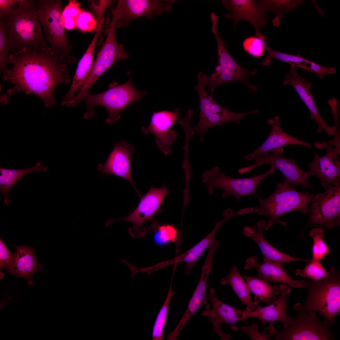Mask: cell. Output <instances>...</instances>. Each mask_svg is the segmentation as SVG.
<instances>
[{"label": "cell", "mask_w": 340, "mask_h": 340, "mask_svg": "<svg viewBox=\"0 0 340 340\" xmlns=\"http://www.w3.org/2000/svg\"><path fill=\"white\" fill-rule=\"evenodd\" d=\"M217 247L214 245L208 248L205 262L202 266L201 277L190 298L186 310L174 330L168 334L167 340H176L180 332L190 318L203 305L208 304L206 295L207 282L209 274L213 267V260Z\"/></svg>", "instance_id": "cell-18"}, {"label": "cell", "mask_w": 340, "mask_h": 340, "mask_svg": "<svg viewBox=\"0 0 340 340\" xmlns=\"http://www.w3.org/2000/svg\"><path fill=\"white\" fill-rule=\"evenodd\" d=\"M309 71L317 75L320 79L326 75L335 74L336 72V69L335 67H325L312 61L310 63Z\"/></svg>", "instance_id": "cell-46"}, {"label": "cell", "mask_w": 340, "mask_h": 340, "mask_svg": "<svg viewBox=\"0 0 340 340\" xmlns=\"http://www.w3.org/2000/svg\"><path fill=\"white\" fill-rule=\"evenodd\" d=\"M284 151L282 148L276 150L271 153L264 154L255 157V162L247 167L240 168L238 172L240 174L249 172L255 168L264 165L275 166L283 174L285 181L290 185L296 186L302 185L305 189L309 188L313 189L309 182L308 180L311 176L309 171H305L299 168L297 165L293 158H288L282 156Z\"/></svg>", "instance_id": "cell-14"}, {"label": "cell", "mask_w": 340, "mask_h": 340, "mask_svg": "<svg viewBox=\"0 0 340 340\" xmlns=\"http://www.w3.org/2000/svg\"><path fill=\"white\" fill-rule=\"evenodd\" d=\"M97 20L89 12L82 11L76 21V27L82 31H91L97 27Z\"/></svg>", "instance_id": "cell-42"}, {"label": "cell", "mask_w": 340, "mask_h": 340, "mask_svg": "<svg viewBox=\"0 0 340 340\" xmlns=\"http://www.w3.org/2000/svg\"><path fill=\"white\" fill-rule=\"evenodd\" d=\"M264 262L259 263L257 256H251L246 260L244 268L248 270L255 269L258 273L256 277L268 281L281 283L293 288H305L306 280L292 279L286 271L281 264L269 260Z\"/></svg>", "instance_id": "cell-24"}, {"label": "cell", "mask_w": 340, "mask_h": 340, "mask_svg": "<svg viewBox=\"0 0 340 340\" xmlns=\"http://www.w3.org/2000/svg\"><path fill=\"white\" fill-rule=\"evenodd\" d=\"M296 317L292 318L287 328L277 332L273 331L275 340H335L330 329L331 325L321 322L316 312L298 311Z\"/></svg>", "instance_id": "cell-10"}, {"label": "cell", "mask_w": 340, "mask_h": 340, "mask_svg": "<svg viewBox=\"0 0 340 340\" xmlns=\"http://www.w3.org/2000/svg\"><path fill=\"white\" fill-rule=\"evenodd\" d=\"M113 1L109 0H91L90 7L95 15L98 26L104 21V15L106 9L112 4Z\"/></svg>", "instance_id": "cell-43"}, {"label": "cell", "mask_w": 340, "mask_h": 340, "mask_svg": "<svg viewBox=\"0 0 340 340\" xmlns=\"http://www.w3.org/2000/svg\"><path fill=\"white\" fill-rule=\"evenodd\" d=\"M173 278V276L167 297L153 325L152 333L153 340H161L163 338L164 329L166 322L169 303L172 297L176 293L172 290Z\"/></svg>", "instance_id": "cell-35"}, {"label": "cell", "mask_w": 340, "mask_h": 340, "mask_svg": "<svg viewBox=\"0 0 340 340\" xmlns=\"http://www.w3.org/2000/svg\"><path fill=\"white\" fill-rule=\"evenodd\" d=\"M241 329L242 332L247 334L252 340H270L264 334H263L259 331L258 326L256 323H254L251 326H243Z\"/></svg>", "instance_id": "cell-45"}, {"label": "cell", "mask_w": 340, "mask_h": 340, "mask_svg": "<svg viewBox=\"0 0 340 340\" xmlns=\"http://www.w3.org/2000/svg\"><path fill=\"white\" fill-rule=\"evenodd\" d=\"M266 48L268 51V54L265 58L262 61L263 65H269L271 63V59L276 58L296 67L308 70L311 61L304 58L300 54L295 55L284 53L274 50L267 46L266 47Z\"/></svg>", "instance_id": "cell-33"}, {"label": "cell", "mask_w": 340, "mask_h": 340, "mask_svg": "<svg viewBox=\"0 0 340 340\" xmlns=\"http://www.w3.org/2000/svg\"><path fill=\"white\" fill-rule=\"evenodd\" d=\"M249 290L254 295V299H259L264 303L270 304L276 300L280 292V285H272L269 281L262 278L244 275Z\"/></svg>", "instance_id": "cell-31"}, {"label": "cell", "mask_w": 340, "mask_h": 340, "mask_svg": "<svg viewBox=\"0 0 340 340\" xmlns=\"http://www.w3.org/2000/svg\"><path fill=\"white\" fill-rule=\"evenodd\" d=\"M20 0H0V19L8 14Z\"/></svg>", "instance_id": "cell-47"}, {"label": "cell", "mask_w": 340, "mask_h": 340, "mask_svg": "<svg viewBox=\"0 0 340 340\" xmlns=\"http://www.w3.org/2000/svg\"><path fill=\"white\" fill-rule=\"evenodd\" d=\"M220 283L223 285L230 286L240 300L246 305V310L247 311H253L259 306V302L257 300L255 301L252 300L250 291L247 283L238 271L236 265L230 268L229 274L222 278Z\"/></svg>", "instance_id": "cell-30"}, {"label": "cell", "mask_w": 340, "mask_h": 340, "mask_svg": "<svg viewBox=\"0 0 340 340\" xmlns=\"http://www.w3.org/2000/svg\"><path fill=\"white\" fill-rule=\"evenodd\" d=\"M296 67L291 65L289 72L285 76L284 85L292 86L297 92L310 113V118L318 124L317 133L325 132L328 136L334 137L336 128L335 126L328 125L320 115L314 101L311 91V83L307 82L296 70Z\"/></svg>", "instance_id": "cell-21"}, {"label": "cell", "mask_w": 340, "mask_h": 340, "mask_svg": "<svg viewBox=\"0 0 340 340\" xmlns=\"http://www.w3.org/2000/svg\"><path fill=\"white\" fill-rule=\"evenodd\" d=\"M180 114L179 108L173 112L163 110L153 112L149 126L141 128L144 134L151 133L154 135L157 147L165 156L170 152L171 145L177 138L175 130L171 128Z\"/></svg>", "instance_id": "cell-19"}, {"label": "cell", "mask_w": 340, "mask_h": 340, "mask_svg": "<svg viewBox=\"0 0 340 340\" xmlns=\"http://www.w3.org/2000/svg\"><path fill=\"white\" fill-rule=\"evenodd\" d=\"M194 88L197 92L200 103L199 120L194 127L195 131L199 133L201 142L203 141L205 132L213 127L221 126L230 122L240 124L241 119L245 116L251 114H255L258 110L255 109L244 113H236L226 107H222L213 99L212 94L209 95L205 89V85L200 80Z\"/></svg>", "instance_id": "cell-11"}, {"label": "cell", "mask_w": 340, "mask_h": 340, "mask_svg": "<svg viewBox=\"0 0 340 340\" xmlns=\"http://www.w3.org/2000/svg\"><path fill=\"white\" fill-rule=\"evenodd\" d=\"M303 0H259L257 2L259 10L262 13H273L275 17L273 23L275 27H278L280 19L284 14L291 11L298 6L303 3Z\"/></svg>", "instance_id": "cell-32"}, {"label": "cell", "mask_w": 340, "mask_h": 340, "mask_svg": "<svg viewBox=\"0 0 340 340\" xmlns=\"http://www.w3.org/2000/svg\"><path fill=\"white\" fill-rule=\"evenodd\" d=\"M314 196L307 191L303 193L297 190L284 180L276 184L275 190L270 196L258 200L259 205L254 208L253 212L269 218L264 230H268L277 223L285 226L287 222L281 221L280 218L287 213L295 211L307 213L308 207Z\"/></svg>", "instance_id": "cell-4"}, {"label": "cell", "mask_w": 340, "mask_h": 340, "mask_svg": "<svg viewBox=\"0 0 340 340\" xmlns=\"http://www.w3.org/2000/svg\"><path fill=\"white\" fill-rule=\"evenodd\" d=\"M10 46L4 30L3 23L0 20V70L3 72L10 63Z\"/></svg>", "instance_id": "cell-40"}, {"label": "cell", "mask_w": 340, "mask_h": 340, "mask_svg": "<svg viewBox=\"0 0 340 340\" xmlns=\"http://www.w3.org/2000/svg\"><path fill=\"white\" fill-rule=\"evenodd\" d=\"M325 231L322 227L313 228L309 232V236L313 239L312 252L313 258L320 261L329 252L330 250L323 237Z\"/></svg>", "instance_id": "cell-36"}, {"label": "cell", "mask_w": 340, "mask_h": 340, "mask_svg": "<svg viewBox=\"0 0 340 340\" xmlns=\"http://www.w3.org/2000/svg\"><path fill=\"white\" fill-rule=\"evenodd\" d=\"M37 15L43 29L47 42L60 60L71 64L75 58L71 55L72 46L67 38L62 19V1L60 0H38Z\"/></svg>", "instance_id": "cell-6"}, {"label": "cell", "mask_w": 340, "mask_h": 340, "mask_svg": "<svg viewBox=\"0 0 340 340\" xmlns=\"http://www.w3.org/2000/svg\"><path fill=\"white\" fill-rule=\"evenodd\" d=\"M151 221L152 224L149 230L155 232L154 239L156 244L163 246L176 241L178 232L173 225L167 224H160L154 219Z\"/></svg>", "instance_id": "cell-34"}, {"label": "cell", "mask_w": 340, "mask_h": 340, "mask_svg": "<svg viewBox=\"0 0 340 340\" xmlns=\"http://www.w3.org/2000/svg\"><path fill=\"white\" fill-rule=\"evenodd\" d=\"M308 262L303 269H296L295 273L297 276L304 278L307 277L313 280L318 281L330 275V272L324 269L320 261L312 258Z\"/></svg>", "instance_id": "cell-37"}, {"label": "cell", "mask_w": 340, "mask_h": 340, "mask_svg": "<svg viewBox=\"0 0 340 340\" xmlns=\"http://www.w3.org/2000/svg\"><path fill=\"white\" fill-rule=\"evenodd\" d=\"M280 286L281 294L277 300L265 307L259 306L252 311L244 310L243 317L244 320L249 318H257L261 321L263 326L269 322L279 321L282 324L283 328H287L292 318L288 316L287 313L288 304L286 297L290 293L291 289L284 284H281Z\"/></svg>", "instance_id": "cell-23"}, {"label": "cell", "mask_w": 340, "mask_h": 340, "mask_svg": "<svg viewBox=\"0 0 340 340\" xmlns=\"http://www.w3.org/2000/svg\"><path fill=\"white\" fill-rule=\"evenodd\" d=\"M176 0H119L113 9L117 16L116 27H126L137 18L149 20L168 12Z\"/></svg>", "instance_id": "cell-13"}, {"label": "cell", "mask_w": 340, "mask_h": 340, "mask_svg": "<svg viewBox=\"0 0 340 340\" xmlns=\"http://www.w3.org/2000/svg\"><path fill=\"white\" fill-rule=\"evenodd\" d=\"M279 120V117L276 116L268 121V123L271 126V129L268 137L259 147L245 156L246 160L250 161L256 156L272 152L287 145H298L312 148L310 143L301 140L284 132L281 128Z\"/></svg>", "instance_id": "cell-26"}, {"label": "cell", "mask_w": 340, "mask_h": 340, "mask_svg": "<svg viewBox=\"0 0 340 340\" xmlns=\"http://www.w3.org/2000/svg\"><path fill=\"white\" fill-rule=\"evenodd\" d=\"M277 169L273 165L265 173L256 176L244 178H235L226 175L218 166L213 167L202 175V181L208 185L207 190L210 194L214 192V189L219 188L223 190V198L233 196L240 202L241 197L249 195L257 196V187L265 178L273 174Z\"/></svg>", "instance_id": "cell-8"}, {"label": "cell", "mask_w": 340, "mask_h": 340, "mask_svg": "<svg viewBox=\"0 0 340 340\" xmlns=\"http://www.w3.org/2000/svg\"><path fill=\"white\" fill-rule=\"evenodd\" d=\"M266 44L257 36H250L245 39L243 43L244 50L248 54L255 57H259L264 54Z\"/></svg>", "instance_id": "cell-41"}, {"label": "cell", "mask_w": 340, "mask_h": 340, "mask_svg": "<svg viewBox=\"0 0 340 340\" xmlns=\"http://www.w3.org/2000/svg\"><path fill=\"white\" fill-rule=\"evenodd\" d=\"M266 222L263 219L258 220L256 225L246 226L243 230L246 237L253 241L258 246L262 254L263 261L269 260L281 264L296 261L308 262L311 259L296 258L286 254L268 242L264 238L263 231Z\"/></svg>", "instance_id": "cell-27"}, {"label": "cell", "mask_w": 340, "mask_h": 340, "mask_svg": "<svg viewBox=\"0 0 340 340\" xmlns=\"http://www.w3.org/2000/svg\"><path fill=\"white\" fill-rule=\"evenodd\" d=\"M311 203L306 225L299 232L300 237H304L310 227L330 230L340 225V187L329 185L323 193L314 195Z\"/></svg>", "instance_id": "cell-9"}, {"label": "cell", "mask_w": 340, "mask_h": 340, "mask_svg": "<svg viewBox=\"0 0 340 340\" xmlns=\"http://www.w3.org/2000/svg\"><path fill=\"white\" fill-rule=\"evenodd\" d=\"M112 14L109 26L105 31L106 38L104 43L94 61L86 80L71 102L74 106L80 103L84 94L110 67L118 61L129 57L123 45L117 42L115 30L118 17L115 13L112 12Z\"/></svg>", "instance_id": "cell-7"}, {"label": "cell", "mask_w": 340, "mask_h": 340, "mask_svg": "<svg viewBox=\"0 0 340 340\" xmlns=\"http://www.w3.org/2000/svg\"><path fill=\"white\" fill-rule=\"evenodd\" d=\"M224 7L230 11L223 16L233 21L234 28L236 30L238 22L245 20L250 22L254 27L257 36L266 44L267 39L261 33L260 29L266 26L268 20L270 18L267 14L261 12L254 0H222Z\"/></svg>", "instance_id": "cell-17"}, {"label": "cell", "mask_w": 340, "mask_h": 340, "mask_svg": "<svg viewBox=\"0 0 340 340\" xmlns=\"http://www.w3.org/2000/svg\"><path fill=\"white\" fill-rule=\"evenodd\" d=\"M103 23L102 22L97 27L92 40L79 61L70 88L63 97L61 103L62 105L66 106L74 99L77 92L80 90L88 76L94 61V54L96 42L101 32Z\"/></svg>", "instance_id": "cell-28"}, {"label": "cell", "mask_w": 340, "mask_h": 340, "mask_svg": "<svg viewBox=\"0 0 340 340\" xmlns=\"http://www.w3.org/2000/svg\"><path fill=\"white\" fill-rule=\"evenodd\" d=\"M146 94L144 90L134 88L130 77L123 84L116 82L110 83L107 90L99 94H94L88 91L82 99L84 101L87 108L84 117L88 119L94 116L95 113L94 107L100 105L105 108L108 113L106 123L112 124L120 119L121 112L127 107L138 101Z\"/></svg>", "instance_id": "cell-5"}, {"label": "cell", "mask_w": 340, "mask_h": 340, "mask_svg": "<svg viewBox=\"0 0 340 340\" xmlns=\"http://www.w3.org/2000/svg\"><path fill=\"white\" fill-rule=\"evenodd\" d=\"M37 10L36 1L20 0L8 14L0 19L11 54L25 48L39 50L46 46Z\"/></svg>", "instance_id": "cell-2"}, {"label": "cell", "mask_w": 340, "mask_h": 340, "mask_svg": "<svg viewBox=\"0 0 340 340\" xmlns=\"http://www.w3.org/2000/svg\"><path fill=\"white\" fill-rule=\"evenodd\" d=\"M314 146L318 149L325 148L326 155H318L315 152L314 158L309 167L311 177L317 176L320 180L324 190L330 185L340 187V162L338 155L340 150L332 148L327 142L316 141Z\"/></svg>", "instance_id": "cell-15"}, {"label": "cell", "mask_w": 340, "mask_h": 340, "mask_svg": "<svg viewBox=\"0 0 340 340\" xmlns=\"http://www.w3.org/2000/svg\"><path fill=\"white\" fill-rule=\"evenodd\" d=\"M168 193V187L166 186L160 188L151 186L145 194L140 197L138 206L132 212L123 218L108 220L105 223L106 226L115 222H129L132 224L128 229L131 235L134 238L143 237L147 229L143 225L148 221L153 220L156 213L161 212V205Z\"/></svg>", "instance_id": "cell-12"}, {"label": "cell", "mask_w": 340, "mask_h": 340, "mask_svg": "<svg viewBox=\"0 0 340 340\" xmlns=\"http://www.w3.org/2000/svg\"><path fill=\"white\" fill-rule=\"evenodd\" d=\"M13 254L8 250L5 244L0 238V279L4 277L2 271L3 268L6 267L11 261Z\"/></svg>", "instance_id": "cell-44"}, {"label": "cell", "mask_w": 340, "mask_h": 340, "mask_svg": "<svg viewBox=\"0 0 340 340\" xmlns=\"http://www.w3.org/2000/svg\"><path fill=\"white\" fill-rule=\"evenodd\" d=\"M114 148L104 164H99L97 169L104 175L112 174L128 181L140 196L133 180L131 169V157L135 149L130 144L122 141L114 144Z\"/></svg>", "instance_id": "cell-22"}, {"label": "cell", "mask_w": 340, "mask_h": 340, "mask_svg": "<svg viewBox=\"0 0 340 340\" xmlns=\"http://www.w3.org/2000/svg\"><path fill=\"white\" fill-rule=\"evenodd\" d=\"M224 218L215 222L212 231L205 237L183 254L174 258L175 263L180 262L185 263L186 274L189 275L198 258L215 239V236L218 230L226 221L234 217L231 211L226 210L223 213Z\"/></svg>", "instance_id": "cell-29"}, {"label": "cell", "mask_w": 340, "mask_h": 340, "mask_svg": "<svg viewBox=\"0 0 340 340\" xmlns=\"http://www.w3.org/2000/svg\"><path fill=\"white\" fill-rule=\"evenodd\" d=\"M330 275L322 280H306L307 294L304 303L293 306L297 311L318 312L323 321L331 325L340 312V272L332 265Z\"/></svg>", "instance_id": "cell-3"}, {"label": "cell", "mask_w": 340, "mask_h": 340, "mask_svg": "<svg viewBox=\"0 0 340 340\" xmlns=\"http://www.w3.org/2000/svg\"><path fill=\"white\" fill-rule=\"evenodd\" d=\"M212 33L215 36L218 46V65L214 72L216 79L223 84L234 81L247 84L250 77L256 74L257 70L250 71L239 65L228 52L217 30H214Z\"/></svg>", "instance_id": "cell-20"}, {"label": "cell", "mask_w": 340, "mask_h": 340, "mask_svg": "<svg viewBox=\"0 0 340 340\" xmlns=\"http://www.w3.org/2000/svg\"><path fill=\"white\" fill-rule=\"evenodd\" d=\"M212 307L210 309V304L206 306V309L201 315L208 317L212 323L213 331L218 334L221 340H230L232 337L230 334L225 333L221 329L219 325L222 323L228 324L233 331L239 330L236 323L240 321H244L243 314L244 310H241L227 304L218 299L215 294V290L212 288L209 289V293L207 296Z\"/></svg>", "instance_id": "cell-16"}, {"label": "cell", "mask_w": 340, "mask_h": 340, "mask_svg": "<svg viewBox=\"0 0 340 340\" xmlns=\"http://www.w3.org/2000/svg\"><path fill=\"white\" fill-rule=\"evenodd\" d=\"M82 10L80 4L74 0H70L63 10L62 19L65 29L71 30L76 27L77 18Z\"/></svg>", "instance_id": "cell-39"}, {"label": "cell", "mask_w": 340, "mask_h": 340, "mask_svg": "<svg viewBox=\"0 0 340 340\" xmlns=\"http://www.w3.org/2000/svg\"><path fill=\"white\" fill-rule=\"evenodd\" d=\"M16 252L5 269L17 277L25 279L30 286L34 284L32 275L42 270V264L37 260L33 248L26 245L16 246Z\"/></svg>", "instance_id": "cell-25"}, {"label": "cell", "mask_w": 340, "mask_h": 340, "mask_svg": "<svg viewBox=\"0 0 340 340\" xmlns=\"http://www.w3.org/2000/svg\"><path fill=\"white\" fill-rule=\"evenodd\" d=\"M12 67L3 72V78L14 85L10 92L24 91L40 97L45 105L51 107L55 103L57 87L70 83L68 65L61 61L50 46L35 50L25 48L10 54Z\"/></svg>", "instance_id": "cell-1"}, {"label": "cell", "mask_w": 340, "mask_h": 340, "mask_svg": "<svg viewBox=\"0 0 340 340\" xmlns=\"http://www.w3.org/2000/svg\"><path fill=\"white\" fill-rule=\"evenodd\" d=\"M48 167L43 166L40 162L31 167L22 169H10L0 168L1 174L5 176V180L8 185L12 187L20 179L26 174L35 171L48 172Z\"/></svg>", "instance_id": "cell-38"}]
</instances>
